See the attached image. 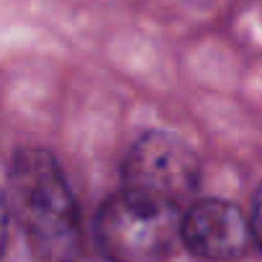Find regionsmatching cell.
<instances>
[{
	"mask_svg": "<svg viewBox=\"0 0 262 262\" xmlns=\"http://www.w3.org/2000/svg\"><path fill=\"white\" fill-rule=\"evenodd\" d=\"M8 213L44 262H75L80 254V213L75 195L47 149L16 152L8 170Z\"/></svg>",
	"mask_w": 262,
	"mask_h": 262,
	"instance_id": "cell-1",
	"label": "cell"
},
{
	"mask_svg": "<svg viewBox=\"0 0 262 262\" xmlns=\"http://www.w3.org/2000/svg\"><path fill=\"white\" fill-rule=\"evenodd\" d=\"M180 219L175 201L126 185L103 203L95 239L111 262H162L180 239Z\"/></svg>",
	"mask_w": 262,
	"mask_h": 262,
	"instance_id": "cell-2",
	"label": "cell"
},
{
	"mask_svg": "<svg viewBox=\"0 0 262 262\" xmlns=\"http://www.w3.org/2000/svg\"><path fill=\"white\" fill-rule=\"evenodd\" d=\"M201 162L193 149L167 131H149L123 162V183L128 188H142L160 193L170 201H180L198 185Z\"/></svg>",
	"mask_w": 262,
	"mask_h": 262,
	"instance_id": "cell-3",
	"label": "cell"
},
{
	"mask_svg": "<svg viewBox=\"0 0 262 262\" xmlns=\"http://www.w3.org/2000/svg\"><path fill=\"white\" fill-rule=\"evenodd\" d=\"M180 239L203 259L229 262L242 257L254 236L244 213L234 203L208 198L190 206V211L180 219Z\"/></svg>",
	"mask_w": 262,
	"mask_h": 262,
	"instance_id": "cell-4",
	"label": "cell"
},
{
	"mask_svg": "<svg viewBox=\"0 0 262 262\" xmlns=\"http://www.w3.org/2000/svg\"><path fill=\"white\" fill-rule=\"evenodd\" d=\"M8 224H11V213H8L6 193L0 190V257H3V252H6V244H8Z\"/></svg>",
	"mask_w": 262,
	"mask_h": 262,
	"instance_id": "cell-5",
	"label": "cell"
}]
</instances>
